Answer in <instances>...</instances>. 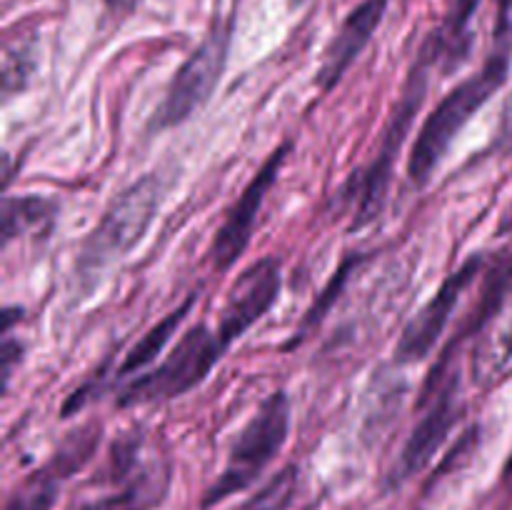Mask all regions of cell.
Returning <instances> with one entry per match:
<instances>
[{"instance_id": "11", "label": "cell", "mask_w": 512, "mask_h": 510, "mask_svg": "<svg viewBox=\"0 0 512 510\" xmlns=\"http://www.w3.org/2000/svg\"><path fill=\"white\" fill-rule=\"evenodd\" d=\"M388 3L390 0H363V3L343 20L338 35H335V38L330 40L328 48H325L323 63H320L318 75H315V83H318L320 93H330V90L343 80V75L348 73L350 65L358 60V55L363 53L365 45L370 43V38H373L375 30H378V25L383 23Z\"/></svg>"}, {"instance_id": "15", "label": "cell", "mask_w": 512, "mask_h": 510, "mask_svg": "<svg viewBox=\"0 0 512 510\" xmlns=\"http://www.w3.org/2000/svg\"><path fill=\"white\" fill-rule=\"evenodd\" d=\"M358 263H360V255L358 253H353V255H350V258L343 260V265H340V268L335 270V275H333V278H330V283L325 285L323 295H320V298L315 300L313 308L308 310V315H305V318H303V323H300L298 330H295L293 340H290V343L285 345V348H293V345L303 343V340L308 338V335L313 333V330L318 328L320 323H323V318H325V315H328V310L333 308V303H335V300H338V295L343 293L345 283H348V278H350V270H353Z\"/></svg>"}, {"instance_id": "20", "label": "cell", "mask_w": 512, "mask_h": 510, "mask_svg": "<svg viewBox=\"0 0 512 510\" xmlns=\"http://www.w3.org/2000/svg\"><path fill=\"white\" fill-rule=\"evenodd\" d=\"M125 495H118V498H103V500H93V503L80 505L78 510H123L125 508Z\"/></svg>"}, {"instance_id": "24", "label": "cell", "mask_w": 512, "mask_h": 510, "mask_svg": "<svg viewBox=\"0 0 512 510\" xmlns=\"http://www.w3.org/2000/svg\"><path fill=\"white\" fill-rule=\"evenodd\" d=\"M308 3V0H290V8H298V5Z\"/></svg>"}, {"instance_id": "13", "label": "cell", "mask_w": 512, "mask_h": 510, "mask_svg": "<svg viewBox=\"0 0 512 510\" xmlns=\"http://www.w3.org/2000/svg\"><path fill=\"white\" fill-rule=\"evenodd\" d=\"M193 305H195V298H188L183 305H178L173 313L165 315L160 323H155L153 328H150L148 333H145L143 338H140L138 343L128 350V353H125V360L120 363V368H118V378H128V375L148 368V365L153 363L160 353H163L165 345L170 343V338L175 335V330H178L180 323L185 320V315L193 310Z\"/></svg>"}, {"instance_id": "7", "label": "cell", "mask_w": 512, "mask_h": 510, "mask_svg": "<svg viewBox=\"0 0 512 510\" xmlns=\"http://www.w3.org/2000/svg\"><path fill=\"white\" fill-rule=\"evenodd\" d=\"M418 408H423L425 415L418 420V425L410 433L408 443H405L403 453H400L398 465L393 470L395 485L405 483L408 478L418 475L435 458L440 445L445 443L450 430L455 428V423L463 415L465 403L460 398V373L450 370L435 385H423Z\"/></svg>"}, {"instance_id": "12", "label": "cell", "mask_w": 512, "mask_h": 510, "mask_svg": "<svg viewBox=\"0 0 512 510\" xmlns=\"http://www.w3.org/2000/svg\"><path fill=\"white\" fill-rule=\"evenodd\" d=\"M480 3L483 0H455L453 10L443 20V25L425 40L420 53L433 63V68L440 65L445 73H453L458 65L468 60L470 43H473L470 23H473L475 10H478Z\"/></svg>"}, {"instance_id": "8", "label": "cell", "mask_w": 512, "mask_h": 510, "mask_svg": "<svg viewBox=\"0 0 512 510\" xmlns=\"http://www.w3.org/2000/svg\"><path fill=\"white\" fill-rule=\"evenodd\" d=\"M485 258L480 253H473L458 270L443 280L438 293L415 313V318L405 325L398 345H395V363L413 365L428 358L433 348L438 345L440 335L445 333L450 323V315L458 308L460 298L465 290L475 283V278L483 270Z\"/></svg>"}, {"instance_id": "18", "label": "cell", "mask_w": 512, "mask_h": 510, "mask_svg": "<svg viewBox=\"0 0 512 510\" xmlns=\"http://www.w3.org/2000/svg\"><path fill=\"white\" fill-rule=\"evenodd\" d=\"M30 73H33V45L18 43V48L5 45L3 55V93L10 95L15 90L25 88Z\"/></svg>"}, {"instance_id": "23", "label": "cell", "mask_w": 512, "mask_h": 510, "mask_svg": "<svg viewBox=\"0 0 512 510\" xmlns=\"http://www.w3.org/2000/svg\"><path fill=\"white\" fill-rule=\"evenodd\" d=\"M512 233V203L510 208L505 210V215H500V223H498V235H508Z\"/></svg>"}, {"instance_id": "3", "label": "cell", "mask_w": 512, "mask_h": 510, "mask_svg": "<svg viewBox=\"0 0 512 510\" xmlns=\"http://www.w3.org/2000/svg\"><path fill=\"white\" fill-rule=\"evenodd\" d=\"M288 433L290 398L285 390H275L273 395L263 400L258 413L248 420V425L235 438L223 473L205 493L203 508H213L220 500L230 498V495L253 485L263 475V470L273 463L275 455L283 450Z\"/></svg>"}, {"instance_id": "9", "label": "cell", "mask_w": 512, "mask_h": 510, "mask_svg": "<svg viewBox=\"0 0 512 510\" xmlns=\"http://www.w3.org/2000/svg\"><path fill=\"white\" fill-rule=\"evenodd\" d=\"M290 150H293V145L283 143L268 155L263 168L255 173V178L250 180L248 188H245L243 195L238 198V203L230 208L225 223L220 225L218 233H215L213 245H210V260H213V268L220 270V273L233 268V265L238 263L240 255L245 253V248L250 245L255 220H258L260 208H263L265 195L270 193V188H273L275 180H278Z\"/></svg>"}, {"instance_id": "22", "label": "cell", "mask_w": 512, "mask_h": 510, "mask_svg": "<svg viewBox=\"0 0 512 510\" xmlns=\"http://www.w3.org/2000/svg\"><path fill=\"white\" fill-rule=\"evenodd\" d=\"M140 3H143V0H105V5L118 15H130Z\"/></svg>"}, {"instance_id": "17", "label": "cell", "mask_w": 512, "mask_h": 510, "mask_svg": "<svg viewBox=\"0 0 512 510\" xmlns=\"http://www.w3.org/2000/svg\"><path fill=\"white\" fill-rule=\"evenodd\" d=\"M58 478H65L53 463L35 475L23 490L13 495L5 505V510H50L55 503V493H58Z\"/></svg>"}, {"instance_id": "14", "label": "cell", "mask_w": 512, "mask_h": 510, "mask_svg": "<svg viewBox=\"0 0 512 510\" xmlns=\"http://www.w3.org/2000/svg\"><path fill=\"white\" fill-rule=\"evenodd\" d=\"M55 205L50 200L40 198V195H23V198H5L3 213H0V235H3V245L15 240L18 235L28 233V230L38 228L45 220L53 218Z\"/></svg>"}, {"instance_id": "2", "label": "cell", "mask_w": 512, "mask_h": 510, "mask_svg": "<svg viewBox=\"0 0 512 510\" xmlns=\"http://www.w3.org/2000/svg\"><path fill=\"white\" fill-rule=\"evenodd\" d=\"M163 175L150 173L135 180L110 203L78 253V280L93 288L100 275L130 253L153 225L163 200Z\"/></svg>"}, {"instance_id": "6", "label": "cell", "mask_w": 512, "mask_h": 510, "mask_svg": "<svg viewBox=\"0 0 512 510\" xmlns=\"http://www.w3.org/2000/svg\"><path fill=\"white\" fill-rule=\"evenodd\" d=\"M230 48V25H215L203 43L195 48V53L178 68V73L170 80L163 100L155 108L150 130H168L185 123L195 110L203 108L213 98L215 88L220 83L225 63H228Z\"/></svg>"}, {"instance_id": "5", "label": "cell", "mask_w": 512, "mask_h": 510, "mask_svg": "<svg viewBox=\"0 0 512 510\" xmlns=\"http://www.w3.org/2000/svg\"><path fill=\"white\" fill-rule=\"evenodd\" d=\"M430 70H433V63L420 53L413 70H410L408 80H405L398 105H395L393 115H390L388 128H385L383 140H380L378 155H375V160L363 173V180H360L353 230L368 228L383 213L385 200H388L390 180H393L395 160H398L400 148H403L405 138H408L410 128H413L415 115L420 113V105H423L425 95H428Z\"/></svg>"}, {"instance_id": "10", "label": "cell", "mask_w": 512, "mask_h": 510, "mask_svg": "<svg viewBox=\"0 0 512 510\" xmlns=\"http://www.w3.org/2000/svg\"><path fill=\"white\" fill-rule=\"evenodd\" d=\"M280 273H283L280 260L275 255H268L263 260H255L253 265H248L235 278L223 310H220V325L215 330L225 348H230L260 318L268 315V310L278 300L280 285H283V275Z\"/></svg>"}, {"instance_id": "19", "label": "cell", "mask_w": 512, "mask_h": 510, "mask_svg": "<svg viewBox=\"0 0 512 510\" xmlns=\"http://www.w3.org/2000/svg\"><path fill=\"white\" fill-rule=\"evenodd\" d=\"M20 353H23L20 343L10 340V333H3V355H0V360H3V380H5V385H8L10 375H13V365L20 363Z\"/></svg>"}, {"instance_id": "1", "label": "cell", "mask_w": 512, "mask_h": 510, "mask_svg": "<svg viewBox=\"0 0 512 510\" xmlns=\"http://www.w3.org/2000/svg\"><path fill=\"white\" fill-rule=\"evenodd\" d=\"M510 73L508 48L498 50L488 58V63L455 85L448 95L438 103V108L425 118L418 138L408 160V178L415 185H425L433 178L440 160L448 155L450 145L455 143L460 130L473 120V115L503 88Z\"/></svg>"}, {"instance_id": "16", "label": "cell", "mask_w": 512, "mask_h": 510, "mask_svg": "<svg viewBox=\"0 0 512 510\" xmlns=\"http://www.w3.org/2000/svg\"><path fill=\"white\" fill-rule=\"evenodd\" d=\"M298 465H285L240 510H288L298 490Z\"/></svg>"}, {"instance_id": "25", "label": "cell", "mask_w": 512, "mask_h": 510, "mask_svg": "<svg viewBox=\"0 0 512 510\" xmlns=\"http://www.w3.org/2000/svg\"><path fill=\"white\" fill-rule=\"evenodd\" d=\"M505 473H512V455H510V460H508V465H505Z\"/></svg>"}, {"instance_id": "21", "label": "cell", "mask_w": 512, "mask_h": 510, "mask_svg": "<svg viewBox=\"0 0 512 510\" xmlns=\"http://www.w3.org/2000/svg\"><path fill=\"white\" fill-rule=\"evenodd\" d=\"M512 0H498V38H505V30L510 23Z\"/></svg>"}, {"instance_id": "4", "label": "cell", "mask_w": 512, "mask_h": 510, "mask_svg": "<svg viewBox=\"0 0 512 510\" xmlns=\"http://www.w3.org/2000/svg\"><path fill=\"white\" fill-rule=\"evenodd\" d=\"M225 350L228 348H225L215 330H210L205 323H195L180 338V343L165 355L158 368L138 375L120 390L118 408L163 403V400L190 393L208 378L210 370L225 355Z\"/></svg>"}]
</instances>
